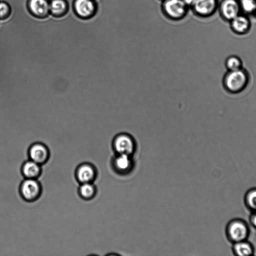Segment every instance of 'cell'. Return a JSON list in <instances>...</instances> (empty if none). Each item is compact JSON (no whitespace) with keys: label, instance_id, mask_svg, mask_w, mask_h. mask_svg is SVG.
<instances>
[{"label":"cell","instance_id":"cell-1","mask_svg":"<svg viewBox=\"0 0 256 256\" xmlns=\"http://www.w3.org/2000/svg\"><path fill=\"white\" fill-rule=\"evenodd\" d=\"M250 78L249 72L244 68L237 70H228L222 78V86L228 93L238 94L247 88Z\"/></svg>","mask_w":256,"mask_h":256},{"label":"cell","instance_id":"cell-2","mask_svg":"<svg viewBox=\"0 0 256 256\" xmlns=\"http://www.w3.org/2000/svg\"><path fill=\"white\" fill-rule=\"evenodd\" d=\"M225 234L228 240L234 244L248 240L250 234V228L248 224L240 218L231 220L227 224Z\"/></svg>","mask_w":256,"mask_h":256},{"label":"cell","instance_id":"cell-3","mask_svg":"<svg viewBox=\"0 0 256 256\" xmlns=\"http://www.w3.org/2000/svg\"><path fill=\"white\" fill-rule=\"evenodd\" d=\"M112 148L116 154L132 156L136 150V144L134 138L130 134L122 132L114 136Z\"/></svg>","mask_w":256,"mask_h":256},{"label":"cell","instance_id":"cell-4","mask_svg":"<svg viewBox=\"0 0 256 256\" xmlns=\"http://www.w3.org/2000/svg\"><path fill=\"white\" fill-rule=\"evenodd\" d=\"M19 192L24 200L34 202L41 196L42 186L37 179L25 178L20 184Z\"/></svg>","mask_w":256,"mask_h":256},{"label":"cell","instance_id":"cell-5","mask_svg":"<svg viewBox=\"0 0 256 256\" xmlns=\"http://www.w3.org/2000/svg\"><path fill=\"white\" fill-rule=\"evenodd\" d=\"M112 167L114 172L120 175H126L134 168V162L132 156L116 154L111 161Z\"/></svg>","mask_w":256,"mask_h":256},{"label":"cell","instance_id":"cell-6","mask_svg":"<svg viewBox=\"0 0 256 256\" xmlns=\"http://www.w3.org/2000/svg\"><path fill=\"white\" fill-rule=\"evenodd\" d=\"M28 156L30 160L42 166L49 160L50 152L46 144L36 142L31 144L28 148Z\"/></svg>","mask_w":256,"mask_h":256},{"label":"cell","instance_id":"cell-7","mask_svg":"<svg viewBox=\"0 0 256 256\" xmlns=\"http://www.w3.org/2000/svg\"><path fill=\"white\" fill-rule=\"evenodd\" d=\"M97 170L94 164L90 162H83L76 168L75 176L76 180L80 184L93 182L96 178Z\"/></svg>","mask_w":256,"mask_h":256},{"label":"cell","instance_id":"cell-8","mask_svg":"<svg viewBox=\"0 0 256 256\" xmlns=\"http://www.w3.org/2000/svg\"><path fill=\"white\" fill-rule=\"evenodd\" d=\"M187 7L183 0H165L163 4L166 15L174 19L182 18L186 13Z\"/></svg>","mask_w":256,"mask_h":256},{"label":"cell","instance_id":"cell-9","mask_svg":"<svg viewBox=\"0 0 256 256\" xmlns=\"http://www.w3.org/2000/svg\"><path fill=\"white\" fill-rule=\"evenodd\" d=\"M219 8L222 18L229 22L240 14L241 12L238 0H222Z\"/></svg>","mask_w":256,"mask_h":256},{"label":"cell","instance_id":"cell-10","mask_svg":"<svg viewBox=\"0 0 256 256\" xmlns=\"http://www.w3.org/2000/svg\"><path fill=\"white\" fill-rule=\"evenodd\" d=\"M74 8L79 17L88 18L94 15L96 7L93 0H74Z\"/></svg>","mask_w":256,"mask_h":256},{"label":"cell","instance_id":"cell-11","mask_svg":"<svg viewBox=\"0 0 256 256\" xmlns=\"http://www.w3.org/2000/svg\"><path fill=\"white\" fill-rule=\"evenodd\" d=\"M218 3V0H194L192 6L198 15L205 17L214 13Z\"/></svg>","mask_w":256,"mask_h":256},{"label":"cell","instance_id":"cell-12","mask_svg":"<svg viewBox=\"0 0 256 256\" xmlns=\"http://www.w3.org/2000/svg\"><path fill=\"white\" fill-rule=\"evenodd\" d=\"M28 8L32 14L39 18H45L50 12L48 0H28Z\"/></svg>","mask_w":256,"mask_h":256},{"label":"cell","instance_id":"cell-13","mask_svg":"<svg viewBox=\"0 0 256 256\" xmlns=\"http://www.w3.org/2000/svg\"><path fill=\"white\" fill-rule=\"evenodd\" d=\"M230 24L232 30L238 34L247 33L250 27V22L248 17L241 14L231 20Z\"/></svg>","mask_w":256,"mask_h":256},{"label":"cell","instance_id":"cell-14","mask_svg":"<svg viewBox=\"0 0 256 256\" xmlns=\"http://www.w3.org/2000/svg\"><path fill=\"white\" fill-rule=\"evenodd\" d=\"M21 172L25 178L37 179L42 172L41 165L29 160L22 164Z\"/></svg>","mask_w":256,"mask_h":256},{"label":"cell","instance_id":"cell-15","mask_svg":"<svg viewBox=\"0 0 256 256\" xmlns=\"http://www.w3.org/2000/svg\"><path fill=\"white\" fill-rule=\"evenodd\" d=\"M232 250L236 256H251L255 252L254 246L248 240L232 244Z\"/></svg>","mask_w":256,"mask_h":256},{"label":"cell","instance_id":"cell-16","mask_svg":"<svg viewBox=\"0 0 256 256\" xmlns=\"http://www.w3.org/2000/svg\"><path fill=\"white\" fill-rule=\"evenodd\" d=\"M80 196L84 200L92 199L96 194V188L93 182L80 184L78 188Z\"/></svg>","mask_w":256,"mask_h":256},{"label":"cell","instance_id":"cell-17","mask_svg":"<svg viewBox=\"0 0 256 256\" xmlns=\"http://www.w3.org/2000/svg\"><path fill=\"white\" fill-rule=\"evenodd\" d=\"M68 10L65 0H52L50 2V12L56 16L64 15Z\"/></svg>","mask_w":256,"mask_h":256},{"label":"cell","instance_id":"cell-18","mask_svg":"<svg viewBox=\"0 0 256 256\" xmlns=\"http://www.w3.org/2000/svg\"><path fill=\"white\" fill-rule=\"evenodd\" d=\"M244 204L250 212L256 210V188L248 190L244 196Z\"/></svg>","mask_w":256,"mask_h":256},{"label":"cell","instance_id":"cell-19","mask_svg":"<svg viewBox=\"0 0 256 256\" xmlns=\"http://www.w3.org/2000/svg\"><path fill=\"white\" fill-rule=\"evenodd\" d=\"M224 65L228 70H237L243 68L241 58L236 55L227 57L225 60Z\"/></svg>","mask_w":256,"mask_h":256},{"label":"cell","instance_id":"cell-20","mask_svg":"<svg viewBox=\"0 0 256 256\" xmlns=\"http://www.w3.org/2000/svg\"><path fill=\"white\" fill-rule=\"evenodd\" d=\"M241 11L246 14L255 13L256 10V0H238Z\"/></svg>","mask_w":256,"mask_h":256},{"label":"cell","instance_id":"cell-21","mask_svg":"<svg viewBox=\"0 0 256 256\" xmlns=\"http://www.w3.org/2000/svg\"><path fill=\"white\" fill-rule=\"evenodd\" d=\"M10 14V8L5 2H0V19H6Z\"/></svg>","mask_w":256,"mask_h":256},{"label":"cell","instance_id":"cell-22","mask_svg":"<svg viewBox=\"0 0 256 256\" xmlns=\"http://www.w3.org/2000/svg\"><path fill=\"white\" fill-rule=\"evenodd\" d=\"M249 221L252 226L254 229H256V212L254 211L251 212Z\"/></svg>","mask_w":256,"mask_h":256},{"label":"cell","instance_id":"cell-23","mask_svg":"<svg viewBox=\"0 0 256 256\" xmlns=\"http://www.w3.org/2000/svg\"><path fill=\"white\" fill-rule=\"evenodd\" d=\"M183 1L186 4L187 6H192V4L194 2V0H183Z\"/></svg>","mask_w":256,"mask_h":256},{"label":"cell","instance_id":"cell-24","mask_svg":"<svg viewBox=\"0 0 256 256\" xmlns=\"http://www.w3.org/2000/svg\"><path fill=\"white\" fill-rule=\"evenodd\" d=\"M255 13L256 14V12H255Z\"/></svg>","mask_w":256,"mask_h":256},{"label":"cell","instance_id":"cell-25","mask_svg":"<svg viewBox=\"0 0 256 256\" xmlns=\"http://www.w3.org/2000/svg\"></svg>","mask_w":256,"mask_h":256}]
</instances>
